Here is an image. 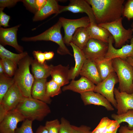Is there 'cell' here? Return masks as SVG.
<instances>
[{
  "label": "cell",
  "instance_id": "34",
  "mask_svg": "<svg viewBox=\"0 0 133 133\" xmlns=\"http://www.w3.org/2000/svg\"><path fill=\"white\" fill-rule=\"evenodd\" d=\"M33 121L25 119L21 126L16 129L15 133H34L32 129Z\"/></svg>",
  "mask_w": 133,
  "mask_h": 133
},
{
  "label": "cell",
  "instance_id": "25",
  "mask_svg": "<svg viewBox=\"0 0 133 133\" xmlns=\"http://www.w3.org/2000/svg\"><path fill=\"white\" fill-rule=\"evenodd\" d=\"M90 39L87 28L80 27L75 31L72 37L71 42L82 50Z\"/></svg>",
  "mask_w": 133,
  "mask_h": 133
},
{
  "label": "cell",
  "instance_id": "29",
  "mask_svg": "<svg viewBox=\"0 0 133 133\" xmlns=\"http://www.w3.org/2000/svg\"><path fill=\"white\" fill-rule=\"evenodd\" d=\"M15 83L13 78L7 77L4 74L0 75V102Z\"/></svg>",
  "mask_w": 133,
  "mask_h": 133
},
{
  "label": "cell",
  "instance_id": "35",
  "mask_svg": "<svg viewBox=\"0 0 133 133\" xmlns=\"http://www.w3.org/2000/svg\"><path fill=\"white\" fill-rule=\"evenodd\" d=\"M122 15L129 20L133 19V0L127 1L123 7Z\"/></svg>",
  "mask_w": 133,
  "mask_h": 133
},
{
  "label": "cell",
  "instance_id": "14",
  "mask_svg": "<svg viewBox=\"0 0 133 133\" xmlns=\"http://www.w3.org/2000/svg\"><path fill=\"white\" fill-rule=\"evenodd\" d=\"M20 25L8 28H0V42L1 45L11 46L20 53L23 52V47L19 45L17 40V32Z\"/></svg>",
  "mask_w": 133,
  "mask_h": 133
},
{
  "label": "cell",
  "instance_id": "12",
  "mask_svg": "<svg viewBox=\"0 0 133 133\" xmlns=\"http://www.w3.org/2000/svg\"><path fill=\"white\" fill-rule=\"evenodd\" d=\"M25 119L16 109L9 111L0 122V133H15L18 123Z\"/></svg>",
  "mask_w": 133,
  "mask_h": 133
},
{
  "label": "cell",
  "instance_id": "17",
  "mask_svg": "<svg viewBox=\"0 0 133 133\" xmlns=\"http://www.w3.org/2000/svg\"><path fill=\"white\" fill-rule=\"evenodd\" d=\"M96 85L87 78L82 76L77 80H72L68 85L64 86L62 90H70L80 94L84 92L94 91Z\"/></svg>",
  "mask_w": 133,
  "mask_h": 133
},
{
  "label": "cell",
  "instance_id": "23",
  "mask_svg": "<svg viewBox=\"0 0 133 133\" xmlns=\"http://www.w3.org/2000/svg\"><path fill=\"white\" fill-rule=\"evenodd\" d=\"M31 65L34 79H47L50 75L52 65L40 63L35 59H32Z\"/></svg>",
  "mask_w": 133,
  "mask_h": 133
},
{
  "label": "cell",
  "instance_id": "47",
  "mask_svg": "<svg viewBox=\"0 0 133 133\" xmlns=\"http://www.w3.org/2000/svg\"><path fill=\"white\" fill-rule=\"evenodd\" d=\"M126 59L127 61L133 67V56L128 57Z\"/></svg>",
  "mask_w": 133,
  "mask_h": 133
},
{
  "label": "cell",
  "instance_id": "2",
  "mask_svg": "<svg viewBox=\"0 0 133 133\" xmlns=\"http://www.w3.org/2000/svg\"><path fill=\"white\" fill-rule=\"evenodd\" d=\"M16 109L23 115L25 119L41 121L51 112L47 103L32 97H25Z\"/></svg>",
  "mask_w": 133,
  "mask_h": 133
},
{
  "label": "cell",
  "instance_id": "4",
  "mask_svg": "<svg viewBox=\"0 0 133 133\" xmlns=\"http://www.w3.org/2000/svg\"><path fill=\"white\" fill-rule=\"evenodd\" d=\"M126 59L113 58L112 65L118 79V89L120 92L131 94L133 93V67Z\"/></svg>",
  "mask_w": 133,
  "mask_h": 133
},
{
  "label": "cell",
  "instance_id": "5",
  "mask_svg": "<svg viewBox=\"0 0 133 133\" xmlns=\"http://www.w3.org/2000/svg\"><path fill=\"white\" fill-rule=\"evenodd\" d=\"M61 24L59 20L54 25L40 34L30 37H24L21 40L25 41H51L59 45L57 52L61 55L72 54L65 45L63 37L61 33Z\"/></svg>",
  "mask_w": 133,
  "mask_h": 133
},
{
  "label": "cell",
  "instance_id": "13",
  "mask_svg": "<svg viewBox=\"0 0 133 133\" xmlns=\"http://www.w3.org/2000/svg\"><path fill=\"white\" fill-rule=\"evenodd\" d=\"M133 33V29H132ZM114 40L111 35L108 42V48L105 58L112 59L116 58L126 59L129 57L133 56V35L131 39L130 44H127L119 49L115 48L113 45Z\"/></svg>",
  "mask_w": 133,
  "mask_h": 133
},
{
  "label": "cell",
  "instance_id": "48",
  "mask_svg": "<svg viewBox=\"0 0 133 133\" xmlns=\"http://www.w3.org/2000/svg\"><path fill=\"white\" fill-rule=\"evenodd\" d=\"M4 74L3 67L1 63L0 62V75Z\"/></svg>",
  "mask_w": 133,
  "mask_h": 133
},
{
  "label": "cell",
  "instance_id": "19",
  "mask_svg": "<svg viewBox=\"0 0 133 133\" xmlns=\"http://www.w3.org/2000/svg\"><path fill=\"white\" fill-rule=\"evenodd\" d=\"M73 49L75 64L74 66L69 69V80H74L79 74L80 72L86 59L83 50L71 42L70 44Z\"/></svg>",
  "mask_w": 133,
  "mask_h": 133
},
{
  "label": "cell",
  "instance_id": "38",
  "mask_svg": "<svg viewBox=\"0 0 133 133\" xmlns=\"http://www.w3.org/2000/svg\"><path fill=\"white\" fill-rule=\"evenodd\" d=\"M22 1L27 9L35 14L38 11L36 7L35 0H23Z\"/></svg>",
  "mask_w": 133,
  "mask_h": 133
},
{
  "label": "cell",
  "instance_id": "9",
  "mask_svg": "<svg viewBox=\"0 0 133 133\" xmlns=\"http://www.w3.org/2000/svg\"><path fill=\"white\" fill-rule=\"evenodd\" d=\"M59 20L64 30V36L63 38L64 43L68 46L70 45L73 36L78 28L80 27L87 28L90 23L88 16L75 19L60 17Z\"/></svg>",
  "mask_w": 133,
  "mask_h": 133
},
{
  "label": "cell",
  "instance_id": "36",
  "mask_svg": "<svg viewBox=\"0 0 133 133\" xmlns=\"http://www.w3.org/2000/svg\"><path fill=\"white\" fill-rule=\"evenodd\" d=\"M72 125L69 122L62 117L61 119L59 133H72Z\"/></svg>",
  "mask_w": 133,
  "mask_h": 133
},
{
  "label": "cell",
  "instance_id": "42",
  "mask_svg": "<svg viewBox=\"0 0 133 133\" xmlns=\"http://www.w3.org/2000/svg\"><path fill=\"white\" fill-rule=\"evenodd\" d=\"M33 54L35 59L39 63L42 64L45 63L46 60L44 52L40 51H34Z\"/></svg>",
  "mask_w": 133,
  "mask_h": 133
},
{
  "label": "cell",
  "instance_id": "31",
  "mask_svg": "<svg viewBox=\"0 0 133 133\" xmlns=\"http://www.w3.org/2000/svg\"><path fill=\"white\" fill-rule=\"evenodd\" d=\"M61 87L52 79L47 82L46 91L47 95L50 98L58 95L61 92Z\"/></svg>",
  "mask_w": 133,
  "mask_h": 133
},
{
  "label": "cell",
  "instance_id": "33",
  "mask_svg": "<svg viewBox=\"0 0 133 133\" xmlns=\"http://www.w3.org/2000/svg\"><path fill=\"white\" fill-rule=\"evenodd\" d=\"M60 123L57 119L46 122L45 126L49 133H59Z\"/></svg>",
  "mask_w": 133,
  "mask_h": 133
},
{
  "label": "cell",
  "instance_id": "44",
  "mask_svg": "<svg viewBox=\"0 0 133 133\" xmlns=\"http://www.w3.org/2000/svg\"><path fill=\"white\" fill-rule=\"evenodd\" d=\"M47 0H35V3L38 11L40 10L45 4Z\"/></svg>",
  "mask_w": 133,
  "mask_h": 133
},
{
  "label": "cell",
  "instance_id": "8",
  "mask_svg": "<svg viewBox=\"0 0 133 133\" xmlns=\"http://www.w3.org/2000/svg\"><path fill=\"white\" fill-rule=\"evenodd\" d=\"M108 48V43L90 38L82 50L87 59L97 63L105 59Z\"/></svg>",
  "mask_w": 133,
  "mask_h": 133
},
{
  "label": "cell",
  "instance_id": "46",
  "mask_svg": "<svg viewBox=\"0 0 133 133\" xmlns=\"http://www.w3.org/2000/svg\"><path fill=\"white\" fill-rule=\"evenodd\" d=\"M44 53L46 60H48L52 59L54 55V53L53 51H46Z\"/></svg>",
  "mask_w": 133,
  "mask_h": 133
},
{
  "label": "cell",
  "instance_id": "49",
  "mask_svg": "<svg viewBox=\"0 0 133 133\" xmlns=\"http://www.w3.org/2000/svg\"><path fill=\"white\" fill-rule=\"evenodd\" d=\"M131 26L132 29H133V22H132L131 24Z\"/></svg>",
  "mask_w": 133,
  "mask_h": 133
},
{
  "label": "cell",
  "instance_id": "30",
  "mask_svg": "<svg viewBox=\"0 0 133 133\" xmlns=\"http://www.w3.org/2000/svg\"><path fill=\"white\" fill-rule=\"evenodd\" d=\"M0 62L3 67L4 74L8 77L14 76L17 68V66L12 61L6 59H0Z\"/></svg>",
  "mask_w": 133,
  "mask_h": 133
},
{
  "label": "cell",
  "instance_id": "15",
  "mask_svg": "<svg viewBox=\"0 0 133 133\" xmlns=\"http://www.w3.org/2000/svg\"><path fill=\"white\" fill-rule=\"evenodd\" d=\"M80 94L81 99L85 105L93 104L102 106L109 111L114 110L111 104L104 96L99 93L91 91Z\"/></svg>",
  "mask_w": 133,
  "mask_h": 133
},
{
  "label": "cell",
  "instance_id": "39",
  "mask_svg": "<svg viewBox=\"0 0 133 133\" xmlns=\"http://www.w3.org/2000/svg\"><path fill=\"white\" fill-rule=\"evenodd\" d=\"M72 133H91V128L85 125L77 127L72 125Z\"/></svg>",
  "mask_w": 133,
  "mask_h": 133
},
{
  "label": "cell",
  "instance_id": "43",
  "mask_svg": "<svg viewBox=\"0 0 133 133\" xmlns=\"http://www.w3.org/2000/svg\"><path fill=\"white\" fill-rule=\"evenodd\" d=\"M119 133H133V129H130L127 125L122 126L119 130Z\"/></svg>",
  "mask_w": 133,
  "mask_h": 133
},
{
  "label": "cell",
  "instance_id": "21",
  "mask_svg": "<svg viewBox=\"0 0 133 133\" xmlns=\"http://www.w3.org/2000/svg\"><path fill=\"white\" fill-rule=\"evenodd\" d=\"M60 5L58 1L55 0H47L43 7L35 14L33 21H36L43 20L52 14L58 15Z\"/></svg>",
  "mask_w": 133,
  "mask_h": 133
},
{
  "label": "cell",
  "instance_id": "40",
  "mask_svg": "<svg viewBox=\"0 0 133 133\" xmlns=\"http://www.w3.org/2000/svg\"><path fill=\"white\" fill-rule=\"evenodd\" d=\"M21 1L19 0H0V7L4 9L6 7H12L17 2Z\"/></svg>",
  "mask_w": 133,
  "mask_h": 133
},
{
  "label": "cell",
  "instance_id": "18",
  "mask_svg": "<svg viewBox=\"0 0 133 133\" xmlns=\"http://www.w3.org/2000/svg\"><path fill=\"white\" fill-rule=\"evenodd\" d=\"M79 74L87 78L96 85L102 81L96 63L89 59H86L85 60Z\"/></svg>",
  "mask_w": 133,
  "mask_h": 133
},
{
  "label": "cell",
  "instance_id": "11",
  "mask_svg": "<svg viewBox=\"0 0 133 133\" xmlns=\"http://www.w3.org/2000/svg\"><path fill=\"white\" fill-rule=\"evenodd\" d=\"M69 1L67 6L60 5L58 14L67 11L73 13H84L87 15L91 23L97 24L91 7L86 0H71Z\"/></svg>",
  "mask_w": 133,
  "mask_h": 133
},
{
  "label": "cell",
  "instance_id": "45",
  "mask_svg": "<svg viewBox=\"0 0 133 133\" xmlns=\"http://www.w3.org/2000/svg\"><path fill=\"white\" fill-rule=\"evenodd\" d=\"M35 133H49L45 126L40 125L37 129Z\"/></svg>",
  "mask_w": 133,
  "mask_h": 133
},
{
  "label": "cell",
  "instance_id": "32",
  "mask_svg": "<svg viewBox=\"0 0 133 133\" xmlns=\"http://www.w3.org/2000/svg\"><path fill=\"white\" fill-rule=\"evenodd\" d=\"M115 120L110 119L107 117L102 118L96 128L91 133H102L107 127L113 123Z\"/></svg>",
  "mask_w": 133,
  "mask_h": 133
},
{
  "label": "cell",
  "instance_id": "27",
  "mask_svg": "<svg viewBox=\"0 0 133 133\" xmlns=\"http://www.w3.org/2000/svg\"><path fill=\"white\" fill-rule=\"evenodd\" d=\"M27 55L26 52L19 54L13 53L6 49L3 46L0 45V59H8L17 66L19 62Z\"/></svg>",
  "mask_w": 133,
  "mask_h": 133
},
{
  "label": "cell",
  "instance_id": "6",
  "mask_svg": "<svg viewBox=\"0 0 133 133\" xmlns=\"http://www.w3.org/2000/svg\"><path fill=\"white\" fill-rule=\"evenodd\" d=\"M122 17L111 22L98 24L109 31L113 37L115 42V48L116 49L120 48L125 45L126 42L133 37L132 29L125 28L122 24Z\"/></svg>",
  "mask_w": 133,
  "mask_h": 133
},
{
  "label": "cell",
  "instance_id": "24",
  "mask_svg": "<svg viewBox=\"0 0 133 133\" xmlns=\"http://www.w3.org/2000/svg\"><path fill=\"white\" fill-rule=\"evenodd\" d=\"M87 28L90 38L96 39L108 43L109 38L111 34L106 29L99 26L97 24L91 23Z\"/></svg>",
  "mask_w": 133,
  "mask_h": 133
},
{
  "label": "cell",
  "instance_id": "7",
  "mask_svg": "<svg viewBox=\"0 0 133 133\" xmlns=\"http://www.w3.org/2000/svg\"><path fill=\"white\" fill-rule=\"evenodd\" d=\"M25 97L15 83L9 88L0 102V122L9 111L16 108Z\"/></svg>",
  "mask_w": 133,
  "mask_h": 133
},
{
  "label": "cell",
  "instance_id": "3",
  "mask_svg": "<svg viewBox=\"0 0 133 133\" xmlns=\"http://www.w3.org/2000/svg\"><path fill=\"white\" fill-rule=\"evenodd\" d=\"M32 59L27 55L20 60L13 78L25 97H32L31 90L34 78L30 73V66Z\"/></svg>",
  "mask_w": 133,
  "mask_h": 133
},
{
  "label": "cell",
  "instance_id": "16",
  "mask_svg": "<svg viewBox=\"0 0 133 133\" xmlns=\"http://www.w3.org/2000/svg\"><path fill=\"white\" fill-rule=\"evenodd\" d=\"M114 93L117 103V114L121 115L133 110V93L129 94L115 88Z\"/></svg>",
  "mask_w": 133,
  "mask_h": 133
},
{
  "label": "cell",
  "instance_id": "41",
  "mask_svg": "<svg viewBox=\"0 0 133 133\" xmlns=\"http://www.w3.org/2000/svg\"><path fill=\"white\" fill-rule=\"evenodd\" d=\"M120 127L119 124L116 121L107 127L102 133H116L118 128Z\"/></svg>",
  "mask_w": 133,
  "mask_h": 133
},
{
  "label": "cell",
  "instance_id": "10",
  "mask_svg": "<svg viewBox=\"0 0 133 133\" xmlns=\"http://www.w3.org/2000/svg\"><path fill=\"white\" fill-rule=\"evenodd\" d=\"M119 82L115 72L111 73L105 79L96 85L94 91L104 96L116 109L117 103L114 98V91L115 85Z\"/></svg>",
  "mask_w": 133,
  "mask_h": 133
},
{
  "label": "cell",
  "instance_id": "26",
  "mask_svg": "<svg viewBox=\"0 0 133 133\" xmlns=\"http://www.w3.org/2000/svg\"><path fill=\"white\" fill-rule=\"evenodd\" d=\"M96 63L102 81L106 78L112 73L115 72L112 65V59L105 58L103 61Z\"/></svg>",
  "mask_w": 133,
  "mask_h": 133
},
{
  "label": "cell",
  "instance_id": "22",
  "mask_svg": "<svg viewBox=\"0 0 133 133\" xmlns=\"http://www.w3.org/2000/svg\"><path fill=\"white\" fill-rule=\"evenodd\" d=\"M69 66H64L61 65L53 66L52 65L50 75L52 79L61 87L69 83Z\"/></svg>",
  "mask_w": 133,
  "mask_h": 133
},
{
  "label": "cell",
  "instance_id": "20",
  "mask_svg": "<svg viewBox=\"0 0 133 133\" xmlns=\"http://www.w3.org/2000/svg\"><path fill=\"white\" fill-rule=\"evenodd\" d=\"M47 79H34L31 90L33 98L42 101L47 104H50L52 100L46 93Z\"/></svg>",
  "mask_w": 133,
  "mask_h": 133
},
{
  "label": "cell",
  "instance_id": "1",
  "mask_svg": "<svg viewBox=\"0 0 133 133\" xmlns=\"http://www.w3.org/2000/svg\"><path fill=\"white\" fill-rule=\"evenodd\" d=\"M91 6L97 24L111 22L122 15L124 0H86Z\"/></svg>",
  "mask_w": 133,
  "mask_h": 133
},
{
  "label": "cell",
  "instance_id": "28",
  "mask_svg": "<svg viewBox=\"0 0 133 133\" xmlns=\"http://www.w3.org/2000/svg\"><path fill=\"white\" fill-rule=\"evenodd\" d=\"M111 117L119 124L123 122H126L128 124V126L129 129H133V109L130 110L126 113L121 115L112 114Z\"/></svg>",
  "mask_w": 133,
  "mask_h": 133
},
{
  "label": "cell",
  "instance_id": "50",
  "mask_svg": "<svg viewBox=\"0 0 133 133\" xmlns=\"http://www.w3.org/2000/svg\"></svg>",
  "mask_w": 133,
  "mask_h": 133
},
{
  "label": "cell",
  "instance_id": "37",
  "mask_svg": "<svg viewBox=\"0 0 133 133\" xmlns=\"http://www.w3.org/2000/svg\"><path fill=\"white\" fill-rule=\"evenodd\" d=\"M3 9L0 8V26L6 27L9 26L8 23L10 17L3 11Z\"/></svg>",
  "mask_w": 133,
  "mask_h": 133
}]
</instances>
